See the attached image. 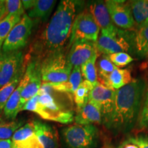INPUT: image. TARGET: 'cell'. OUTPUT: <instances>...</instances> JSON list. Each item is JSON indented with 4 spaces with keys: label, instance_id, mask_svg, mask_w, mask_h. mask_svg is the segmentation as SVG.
Here are the masks:
<instances>
[{
    "label": "cell",
    "instance_id": "cell-1",
    "mask_svg": "<svg viewBox=\"0 0 148 148\" xmlns=\"http://www.w3.org/2000/svg\"><path fill=\"white\" fill-rule=\"evenodd\" d=\"M78 4V1L73 0L60 1L49 23L32 46V53L36 56L35 61L40 62L49 56L64 51L71 36Z\"/></svg>",
    "mask_w": 148,
    "mask_h": 148
},
{
    "label": "cell",
    "instance_id": "cell-2",
    "mask_svg": "<svg viewBox=\"0 0 148 148\" xmlns=\"http://www.w3.org/2000/svg\"><path fill=\"white\" fill-rule=\"evenodd\" d=\"M146 90L144 79H134L116 90L113 111L106 127L114 133L130 130L137 121Z\"/></svg>",
    "mask_w": 148,
    "mask_h": 148
},
{
    "label": "cell",
    "instance_id": "cell-3",
    "mask_svg": "<svg viewBox=\"0 0 148 148\" xmlns=\"http://www.w3.org/2000/svg\"><path fill=\"white\" fill-rule=\"evenodd\" d=\"M56 90L47 82H42L39 91L24 104L22 110L32 111L42 119L69 124L74 121L73 111L55 96Z\"/></svg>",
    "mask_w": 148,
    "mask_h": 148
},
{
    "label": "cell",
    "instance_id": "cell-4",
    "mask_svg": "<svg viewBox=\"0 0 148 148\" xmlns=\"http://www.w3.org/2000/svg\"><path fill=\"white\" fill-rule=\"evenodd\" d=\"M38 64L42 82H65L69 79L73 69L64 51L49 56Z\"/></svg>",
    "mask_w": 148,
    "mask_h": 148
},
{
    "label": "cell",
    "instance_id": "cell-5",
    "mask_svg": "<svg viewBox=\"0 0 148 148\" xmlns=\"http://www.w3.org/2000/svg\"><path fill=\"white\" fill-rule=\"evenodd\" d=\"M62 136L68 148H95L97 145L99 132L94 125L75 123L64 127Z\"/></svg>",
    "mask_w": 148,
    "mask_h": 148
},
{
    "label": "cell",
    "instance_id": "cell-6",
    "mask_svg": "<svg viewBox=\"0 0 148 148\" xmlns=\"http://www.w3.org/2000/svg\"><path fill=\"white\" fill-rule=\"evenodd\" d=\"M100 28L96 23L89 9H85L75 16L72 25L69 47L78 40H88L97 42Z\"/></svg>",
    "mask_w": 148,
    "mask_h": 148
},
{
    "label": "cell",
    "instance_id": "cell-7",
    "mask_svg": "<svg viewBox=\"0 0 148 148\" xmlns=\"http://www.w3.org/2000/svg\"><path fill=\"white\" fill-rule=\"evenodd\" d=\"M98 54L110 55L119 52H126L130 49L129 37L125 30L116 28L112 32L101 31L96 42Z\"/></svg>",
    "mask_w": 148,
    "mask_h": 148
},
{
    "label": "cell",
    "instance_id": "cell-8",
    "mask_svg": "<svg viewBox=\"0 0 148 148\" xmlns=\"http://www.w3.org/2000/svg\"><path fill=\"white\" fill-rule=\"evenodd\" d=\"M33 24L32 18L27 14H24L20 21L11 29L3 42L1 51L3 53L12 52L25 47L32 33Z\"/></svg>",
    "mask_w": 148,
    "mask_h": 148
},
{
    "label": "cell",
    "instance_id": "cell-9",
    "mask_svg": "<svg viewBox=\"0 0 148 148\" xmlns=\"http://www.w3.org/2000/svg\"><path fill=\"white\" fill-rule=\"evenodd\" d=\"M116 90L107 87L99 82L94 85L90 90L89 100L97 105L101 111L102 123L106 126L112 113L115 101Z\"/></svg>",
    "mask_w": 148,
    "mask_h": 148
},
{
    "label": "cell",
    "instance_id": "cell-10",
    "mask_svg": "<svg viewBox=\"0 0 148 148\" xmlns=\"http://www.w3.org/2000/svg\"><path fill=\"white\" fill-rule=\"evenodd\" d=\"M105 3L111 20L116 27L123 30L136 28L129 2L120 0H107Z\"/></svg>",
    "mask_w": 148,
    "mask_h": 148
},
{
    "label": "cell",
    "instance_id": "cell-11",
    "mask_svg": "<svg viewBox=\"0 0 148 148\" xmlns=\"http://www.w3.org/2000/svg\"><path fill=\"white\" fill-rule=\"evenodd\" d=\"M23 55L21 51L9 53L0 51V88L14 78L23 67Z\"/></svg>",
    "mask_w": 148,
    "mask_h": 148
},
{
    "label": "cell",
    "instance_id": "cell-12",
    "mask_svg": "<svg viewBox=\"0 0 148 148\" xmlns=\"http://www.w3.org/2000/svg\"><path fill=\"white\" fill-rule=\"evenodd\" d=\"M69 47L70 50L66 58L73 67L82 65L95 53H98L96 42L88 40H76Z\"/></svg>",
    "mask_w": 148,
    "mask_h": 148
},
{
    "label": "cell",
    "instance_id": "cell-13",
    "mask_svg": "<svg viewBox=\"0 0 148 148\" xmlns=\"http://www.w3.org/2000/svg\"><path fill=\"white\" fill-rule=\"evenodd\" d=\"M29 76H30V67L28 64L19 84H18L15 90L12 93L8 101L5 103L4 108H3V112L6 119H14L17 116L18 112L21 111L19 104L20 101H21V92L28 82Z\"/></svg>",
    "mask_w": 148,
    "mask_h": 148
},
{
    "label": "cell",
    "instance_id": "cell-14",
    "mask_svg": "<svg viewBox=\"0 0 148 148\" xmlns=\"http://www.w3.org/2000/svg\"><path fill=\"white\" fill-rule=\"evenodd\" d=\"M28 64L30 67V76H29L28 82L21 92V101H20L19 104L21 111L24 104L29 99L38 93L42 83L38 62L35 60H32Z\"/></svg>",
    "mask_w": 148,
    "mask_h": 148
},
{
    "label": "cell",
    "instance_id": "cell-15",
    "mask_svg": "<svg viewBox=\"0 0 148 148\" xmlns=\"http://www.w3.org/2000/svg\"><path fill=\"white\" fill-rule=\"evenodd\" d=\"M74 121L79 125H100L102 123V116L97 105L88 100L84 106L77 109Z\"/></svg>",
    "mask_w": 148,
    "mask_h": 148
},
{
    "label": "cell",
    "instance_id": "cell-16",
    "mask_svg": "<svg viewBox=\"0 0 148 148\" xmlns=\"http://www.w3.org/2000/svg\"><path fill=\"white\" fill-rule=\"evenodd\" d=\"M34 134L43 148H59L58 133L55 127L39 121H34Z\"/></svg>",
    "mask_w": 148,
    "mask_h": 148
},
{
    "label": "cell",
    "instance_id": "cell-17",
    "mask_svg": "<svg viewBox=\"0 0 148 148\" xmlns=\"http://www.w3.org/2000/svg\"><path fill=\"white\" fill-rule=\"evenodd\" d=\"M88 9L101 31L112 32L117 28L111 20L105 1H94Z\"/></svg>",
    "mask_w": 148,
    "mask_h": 148
},
{
    "label": "cell",
    "instance_id": "cell-18",
    "mask_svg": "<svg viewBox=\"0 0 148 148\" xmlns=\"http://www.w3.org/2000/svg\"><path fill=\"white\" fill-rule=\"evenodd\" d=\"M82 75L80 66H73L69 79L65 82L59 83H48L53 89L64 93L73 94L82 82Z\"/></svg>",
    "mask_w": 148,
    "mask_h": 148
},
{
    "label": "cell",
    "instance_id": "cell-19",
    "mask_svg": "<svg viewBox=\"0 0 148 148\" xmlns=\"http://www.w3.org/2000/svg\"><path fill=\"white\" fill-rule=\"evenodd\" d=\"M134 80L130 69L116 68L102 84L114 90H119Z\"/></svg>",
    "mask_w": 148,
    "mask_h": 148
},
{
    "label": "cell",
    "instance_id": "cell-20",
    "mask_svg": "<svg viewBox=\"0 0 148 148\" xmlns=\"http://www.w3.org/2000/svg\"><path fill=\"white\" fill-rule=\"evenodd\" d=\"M56 2L53 0H35L32 8L27 10V16L32 19L45 21L52 12Z\"/></svg>",
    "mask_w": 148,
    "mask_h": 148
},
{
    "label": "cell",
    "instance_id": "cell-21",
    "mask_svg": "<svg viewBox=\"0 0 148 148\" xmlns=\"http://www.w3.org/2000/svg\"><path fill=\"white\" fill-rule=\"evenodd\" d=\"M135 52L140 58H148V22L136 28L133 40Z\"/></svg>",
    "mask_w": 148,
    "mask_h": 148
},
{
    "label": "cell",
    "instance_id": "cell-22",
    "mask_svg": "<svg viewBox=\"0 0 148 148\" xmlns=\"http://www.w3.org/2000/svg\"><path fill=\"white\" fill-rule=\"evenodd\" d=\"M136 28L148 22V0L129 1Z\"/></svg>",
    "mask_w": 148,
    "mask_h": 148
},
{
    "label": "cell",
    "instance_id": "cell-23",
    "mask_svg": "<svg viewBox=\"0 0 148 148\" xmlns=\"http://www.w3.org/2000/svg\"><path fill=\"white\" fill-rule=\"evenodd\" d=\"M23 66L12 80L0 88V114L3 112L5 103L15 90L23 76Z\"/></svg>",
    "mask_w": 148,
    "mask_h": 148
},
{
    "label": "cell",
    "instance_id": "cell-24",
    "mask_svg": "<svg viewBox=\"0 0 148 148\" xmlns=\"http://www.w3.org/2000/svg\"><path fill=\"white\" fill-rule=\"evenodd\" d=\"M116 66L111 62L108 55L101 54L96 62V69L97 72L98 82L103 84L106 80L111 73L116 69Z\"/></svg>",
    "mask_w": 148,
    "mask_h": 148
},
{
    "label": "cell",
    "instance_id": "cell-25",
    "mask_svg": "<svg viewBox=\"0 0 148 148\" xmlns=\"http://www.w3.org/2000/svg\"><path fill=\"white\" fill-rule=\"evenodd\" d=\"M93 86V84H92L88 81L84 79L79 85L77 89L74 92L73 99L74 102L76 105L77 110L84 106L89 100L90 90H92Z\"/></svg>",
    "mask_w": 148,
    "mask_h": 148
},
{
    "label": "cell",
    "instance_id": "cell-26",
    "mask_svg": "<svg viewBox=\"0 0 148 148\" xmlns=\"http://www.w3.org/2000/svg\"><path fill=\"white\" fill-rule=\"evenodd\" d=\"M99 57L98 53H96L85 63L80 66L81 73L86 80L95 85L98 82L97 72L96 69V62Z\"/></svg>",
    "mask_w": 148,
    "mask_h": 148
},
{
    "label": "cell",
    "instance_id": "cell-27",
    "mask_svg": "<svg viewBox=\"0 0 148 148\" xmlns=\"http://www.w3.org/2000/svg\"><path fill=\"white\" fill-rule=\"evenodd\" d=\"M21 16L8 14L0 20V51L7 36L13 27L21 19Z\"/></svg>",
    "mask_w": 148,
    "mask_h": 148
},
{
    "label": "cell",
    "instance_id": "cell-28",
    "mask_svg": "<svg viewBox=\"0 0 148 148\" xmlns=\"http://www.w3.org/2000/svg\"><path fill=\"white\" fill-rule=\"evenodd\" d=\"M23 121L0 122V140L11 139L14 133L22 126Z\"/></svg>",
    "mask_w": 148,
    "mask_h": 148
},
{
    "label": "cell",
    "instance_id": "cell-29",
    "mask_svg": "<svg viewBox=\"0 0 148 148\" xmlns=\"http://www.w3.org/2000/svg\"><path fill=\"white\" fill-rule=\"evenodd\" d=\"M34 134V121H29L24 125L20 127L14 133L11 140L12 142H19L26 140L32 135Z\"/></svg>",
    "mask_w": 148,
    "mask_h": 148
},
{
    "label": "cell",
    "instance_id": "cell-30",
    "mask_svg": "<svg viewBox=\"0 0 148 148\" xmlns=\"http://www.w3.org/2000/svg\"><path fill=\"white\" fill-rule=\"evenodd\" d=\"M6 14L22 16L25 14L23 3L20 0H5Z\"/></svg>",
    "mask_w": 148,
    "mask_h": 148
},
{
    "label": "cell",
    "instance_id": "cell-31",
    "mask_svg": "<svg viewBox=\"0 0 148 148\" xmlns=\"http://www.w3.org/2000/svg\"><path fill=\"white\" fill-rule=\"evenodd\" d=\"M111 62L116 67H123L128 65L134 60V58L126 52H119L108 55Z\"/></svg>",
    "mask_w": 148,
    "mask_h": 148
},
{
    "label": "cell",
    "instance_id": "cell-32",
    "mask_svg": "<svg viewBox=\"0 0 148 148\" xmlns=\"http://www.w3.org/2000/svg\"><path fill=\"white\" fill-rule=\"evenodd\" d=\"M144 96L145 99L138 116V123L140 128L148 131V88L146 89Z\"/></svg>",
    "mask_w": 148,
    "mask_h": 148
},
{
    "label": "cell",
    "instance_id": "cell-33",
    "mask_svg": "<svg viewBox=\"0 0 148 148\" xmlns=\"http://www.w3.org/2000/svg\"><path fill=\"white\" fill-rule=\"evenodd\" d=\"M12 145L17 146L20 148H43L39 139L35 134L23 141L12 142Z\"/></svg>",
    "mask_w": 148,
    "mask_h": 148
},
{
    "label": "cell",
    "instance_id": "cell-34",
    "mask_svg": "<svg viewBox=\"0 0 148 148\" xmlns=\"http://www.w3.org/2000/svg\"><path fill=\"white\" fill-rule=\"evenodd\" d=\"M132 136L140 148H148V135L138 134Z\"/></svg>",
    "mask_w": 148,
    "mask_h": 148
},
{
    "label": "cell",
    "instance_id": "cell-35",
    "mask_svg": "<svg viewBox=\"0 0 148 148\" xmlns=\"http://www.w3.org/2000/svg\"><path fill=\"white\" fill-rule=\"evenodd\" d=\"M117 148H140L138 144L136 143L133 136H130L125 139L121 144L118 146Z\"/></svg>",
    "mask_w": 148,
    "mask_h": 148
},
{
    "label": "cell",
    "instance_id": "cell-36",
    "mask_svg": "<svg viewBox=\"0 0 148 148\" xmlns=\"http://www.w3.org/2000/svg\"><path fill=\"white\" fill-rule=\"evenodd\" d=\"M7 15L5 9V0H0V20Z\"/></svg>",
    "mask_w": 148,
    "mask_h": 148
},
{
    "label": "cell",
    "instance_id": "cell-37",
    "mask_svg": "<svg viewBox=\"0 0 148 148\" xmlns=\"http://www.w3.org/2000/svg\"><path fill=\"white\" fill-rule=\"evenodd\" d=\"M22 3H23L24 10H28L32 7L34 3V0H33V1L32 0H23V1H22Z\"/></svg>",
    "mask_w": 148,
    "mask_h": 148
},
{
    "label": "cell",
    "instance_id": "cell-38",
    "mask_svg": "<svg viewBox=\"0 0 148 148\" xmlns=\"http://www.w3.org/2000/svg\"><path fill=\"white\" fill-rule=\"evenodd\" d=\"M0 148H12V140L11 139L0 140Z\"/></svg>",
    "mask_w": 148,
    "mask_h": 148
},
{
    "label": "cell",
    "instance_id": "cell-39",
    "mask_svg": "<svg viewBox=\"0 0 148 148\" xmlns=\"http://www.w3.org/2000/svg\"><path fill=\"white\" fill-rule=\"evenodd\" d=\"M102 148H114V147L110 143H106L103 146Z\"/></svg>",
    "mask_w": 148,
    "mask_h": 148
},
{
    "label": "cell",
    "instance_id": "cell-40",
    "mask_svg": "<svg viewBox=\"0 0 148 148\" xmlns=\"http://www.w3.org/2000/svg\"><path fill=\"white\" fill-rule=\"evenodd\" d=\"M12 148H20V147H17V146H14V145H12Z\"/></svg>",
    "mask_w": 148,
    "mask_h": 148
},
{
    "label": "cell",
    "instance_id": "cell-41",
    "mask_svg": "<svg viewBox=\"0 0 148 148\" xmlns=\"http://www.w3.org/2000/svg\"><path fill=\"white\" fill-rule=\"evenodd\" d=\"M1 121H3V120H2V119H1V118H0V122H1Z\"/></svg>",
    "mask_w": 148,
    "mask_h": 148
}]
</instances>
